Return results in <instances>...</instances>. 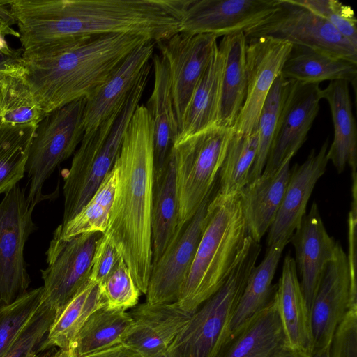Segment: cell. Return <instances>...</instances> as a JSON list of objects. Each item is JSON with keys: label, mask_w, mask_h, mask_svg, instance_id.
Here are the masks:
<instances>
[{"label": "cell", "mask_w": 357, "mask_h": 357, "mask_svg": "<svg viewBox=\"0 0 357 357\" xmlns=\"http://www.w3.org/2000/svg\"><path fill=\"white\" fill-rule=\"evenodd\" d=\"M191 0H11L23 54L110 33L155 44L180 31Z\"/></svg>", "instance_id": "6da1fadb"}, {"label": "cell", "mask_w": 357, "mask_h": 357, "mask_svg": "<svg viewBox=\"0 0 357 357\" xmlns=\"http://www.w3.org/2000/svg\"><path fill=\"white\" fill-rule=\"evenodd\" d=\"M114 163L118 181L106 231L146 294L151 271L153 131L145 105H139L124 133Z\"/></svg>", "instance_id": "7a4b0ae2"}, {"label": "cell", "mask_w": 357, "mask_h": 357, "mask_svg": "<svg viewBox=\"0 0 357 357\" xmlns=\"http://www.w3.org/2000/svg\"><path fill=\"white\" fill-rule=\"evenodd\" d=\"M148 40L130 33L97 35L23 54V77L46 114L87 98Z\"/></svg>", "instance_id": "3957f363"}, {"label": "cell", "mask_w": 357, "mask_h": 357, "mask_svg": "<svg viewBox=\"0 0 357 357\" xmlns=\"http://www.w3.org/2000/svg\"><path fill=\"white\" fill-rule=\"evenodd\" d=\"M209 210L208 221L177 301L190 314L225 282L251 238L238 195H222L216 188Z\"/></svg>", "instance_id": "277c9868"}, {"label": "cell", "mask_w": 357, "mask_h": 357, "mask_svg": "<svg viewBox=\"0 0 357 357\" xmlns=\"http://www.w3.org/2000/svg\"><path fill=\"white\" fill-rule=\"evenodd\" d=\"M142 96L143 91L135 88L122 107L93 131L84 134L70 167L64 174V210L61 225L67 223L82 209L112 168Z\"/></svg>", "instance_id": "5b68a950"}, {"label": "cell", "mask_w": 357, "mask_h": 357, "mask_svg": "<svg viewBox=\"0 0 357 357\" xmlns=\"http://www.w3.org/2000/svg\"><path fill=\"white\" fill-rule=\"evenodd\" d=\"M260 252L259 243L250 238L225 282L191 315L169 346V357H218L227 341L234 313Z\"/></svg>", "instance_id": "8992f818"}, {"label": "cell", "mask_w": 357, "mask_h": 357, "mask_svg": "<svg viewBox=\"0 0 357 357\" xmlns=\"http://www.w3.org/2000/svg\"><path fill=\"white\" fill-rule=\"evenodd\" d=\"M233 132L231 127L215 125L174 146L179 231L215 188Z\"/></svg>", "instance_id": "52a82bcc"}, {"label": "cell", "mask_w": 357, "mask_h": 357, "mask_svg": "<svg viewBox=\"0 0 357 357\" xmlns=\"http://www.w3.org/2000/svg\"><path fill=\"white\" fill-rule=\"evenodd\" d=\"M86 98H81L46 114L33 137L26 173L27 197L35 206L45 198L43 186L55 169L75 153L84 133Z\"/></svg>", "instance_id": "ba28073f"}, {"label": "cell", "mask_w": 357, "mask_h": 357, "mask_svg": "<svg viewBox=\"0 0 357 357\" xmlns=\"http://www.w3.org/2000/svg\"><path fill=\"white\" fill-rule=\"evenodd\" d=\"M35 205L17 184L0 202V305L26 294L31 282L24 260V246L35 231Z\"/></svg>", "instance_id": "9c48e42d"}, {"label": "cell", "mask_w": 357, "mask_h": 357, "mask_svg": "<svg viewBox=\"0 0 357 357\" xmlns=\"http://www.w3.org/2000/svg\"><path fill=\"white\" fill-rule=\"evenodd\" d=\"M278 3L272 15L244 33L246 39L269 37L357 63V48L328 22L294 0Z\"/></svg>", "instance_id": "30bf717a"}, {"label": "cell", "mask_w": 357, "mask_h": 357, "mask_svg": "<svg viewBox=\"0 0 357 357\" xmlns=\"http://www.w3.org/2000/svg\"><path fill=\"white\" fill-rule=\"evenodd\" d=\"M102 235L91 232L61 239L53 234L46 252L47 266L41 270V302L55 317L89 281L93 255Z\"/></svg>", "instance_id": "8fae6325"}, {"label": "cell", "mask_w": 357, "mask_h": 357, "mask_svg": "<svg viewBox=\"0 0 357 357\" xmlns=\"http://www.w3.org/2000/svg\"><path fill=\"white\" fill-rule=\"evenodd\" d=\"M216 188L157 261L152 264L146 293V302L168 303L178 301L208 221L209 204Z\"/></svg>", "instance_id": "7c38bea8"}, {"label": "cell", "mask_w": 357, "mask_h": 357, "mask_svg": "<svg viewBox=\"0 0 357 357\" xmlns=\"http://www.w3.org/2000/svg\"><path fill=\"white\" fill-rule=\"evenodd\" d=\"M156 44L167 65L179 130L192 94L218 45L217 38L179 31Z\"/></svg>", "instance_id": "4fadbf2b"}, {"label": "cell", "mask_w": 357, "mask_h": 357, "mask_svg": "<svg viewBox=\"0 0 357 357\" xmlns=\"http://www.w3.org/2000/svg\"><path fill=\"white\" fill-rule=\"evenodd\" d=\"M354 307L356 286L351 280L347 255L337 241L335 256L326 268L310 310L312 353L330 347L338 325Z\"/></svg>", "instance_id": "5bb4252c"}, {"label": "cell", "mask_w": 357, "mask_h": 357, "mask_svg": "<svg viewBox=\"0 0 357 357\" xmlns=\"http://www.w3.org/2000/svg\"><path fill=\"white\" fill-rule=\"evenodd\" d=\"M292 47L289 42L269 37L247 39V90L233 126L235 132L248 135L257 130L263 105Z\"/></svg>", "instance_id": "9a60e30c"}, {"label": "cell", "mask_w": 357, "mask_h": 357, "mask_svg": "<svg viewBox=\"0 0 357 357\" xmlns=\"http://www.w3.org/2000/svg\"><path fill=\"white\" fill-rule=\"evenodd\" d=\"M278 0H191L180 31L218 37L245 33L278 8Z\"/></svg>", "instance_id": "2e32d148"}, {"label": "cell", "mask_w": 357, "mask_h": 357, "mask_svg": "<svg viewBox=\"0 0 357 357\" xmlns=\"http://www.w3.org/2000/svg\"><path fill=\"white\" fill-rule=\"evenodd\" d=\"M321 88L292 81L262 172L278 169L302 146L319 110Z\"/></svg>", "instance_id": "e0dca14e"}, {"label": "cell", "mask_w": 357, "mask_h": 357, "mask_svg": "<svg viewBox=\"0 0 357 357\" xmlns=\"http://www.w3.org/2000/svg\"><path fill=\"white\" fill-rule=\"evenodd\" d=\"M295 249L301 290L310 312L328 264L335 256L337 241L328 234L315 202L289 239Z\"/></svg>", "instance_id": "ac0fdd59"}, {"label": "cell", "mask_w": 357, "mask_h": 357, "mask_svg": "<svg viewBox=\"0 0 357 357\" xmlns=\"http://www.w3.org/2000/svg\"><path fill=\"white\" fill-rule=\"evenodd\" d=\"M328 140L318 152L312 149L301 164H295L276 216L268 229L267 244L289 241L306 214V206L316 183L324 174L328 160Z\"/></svg>", "instance_id": "d6986e66"}, {"label": "cell", "mask_w": 357, "mask_h": 357, "mask_svg": "<svg viewBox=\"0 0 357 357\" xmlns=\"http://www.w3.org/2000/svg\"><path fill=\"white\" fill-rule=\"evenodd\" d=\"M129 313L132 324L123 342L144 357L166 351L192 315L184 311L177 301H146L133 307Z\"/></svg>", "instance_id": "ffe728a7"}, {"label": "cell", "mask_w": 357, "mask_h": 357, "mask_svg": "<svg viewBox=\"0 0 357 357\" xmlns=\"http://www.w3.org/2000/svg\"><path fill=\"white\" fill-rule=\"evenodd\" d=\"M155 43L148 40L135 49L109 77L87 98L84 112V133L96 129L123 105L154 54Z\"/></svg>", "instance_id": "44dd1931"}, {"label": "cell", "mask_w": 357, "mask_h": 357, "mask_svg": "<svg viewBox=\"0 0 357 357\" xmlns=\"http://www.w3.org/2000/svg\"><path fill=\"white\" fill-rule=\"evenodd\" d=\"M291 158L273 172H262L238 194L248 234L256 243L260 242L276 216L289 178Z\"/></svg>", "instance_id": "7402d4cb"}, {"label": "cell", "mask_w": 357, "mask_h": 357, "mask_svg": "<svg viewBox=\"0 0 357 357\" xmlns=\"http://www.w3.org/2000/svg\"><path fill=\"white\" fill-rule=\"evenodd\" d=\"M286 344L275 290L268 303L229 336L218 357H271Z\"/></svg>", "instance_id": "603a6c76"}, {"label": "cell", "mask_w": 357, "mask_h": 357, "mask_svg": "<svg viewBox=\"0 0 357 357\" xmlns=\"http://www.w3.org/2000/svg\"><path fill=\"white\" fill-rule=\"evenodd\" d=\"M154 85L145 106L153 131V178L167 165L178 137V125L173 105L171 84L166 61L161 55L152 57Z\"/></svg>", "instance_id": "cb8c5ba5"}, {"label": "cell", "mask_w": 357, "mask_h": 357, "mask_svg": "<svg viewBox=\"0 0 357 357\" xmlns=\"http://www.w3.org/2000/svg\"><path fill=\"white\" fill-rule=\"evenodd\" d=\"M275 296L288 344L312 354L310 312L301 290L294 259L289 253L284 257Z\"/></svg>", "instance_id": "d4e9b609"}, {"label": "cell", "mask_w": 357, "mask_h": 357, "mask_svg": "<svg viewBox=\"0 0 357 357\" xmlns=\"http://www.w3.org/2000/svg\"><path fill=\"white\" fill-rule=\"evenodd\" d=\"M321 98L327 101L331 113L334 135L326 156L339 173L347 164L356 172L357 132L352 112L349 83L344 80L330 82L321 89Z\"/></svg>", "instance_id": "484cf974"}, {"label": "cell", "mask_w": 357, "mask_h": 357, "mask_svg": "<svg viewBox=\"0 0 357 357\" xmlns=\"http://www.w3.org/2000/svg\"><path fill=\"white\" fill-rule=\"evenodd\" d=\"M218 47L222 57L218 125L233 128L246 95L247 39L243 32L225 36Z\"/></svg>", "instance_id": "4316f807"}, {"label": "cell", "mask_w": 357, "mask_h": 357, "mask_svg": "<svg viewBox=\"0 0 357 357\" xmlns=\"http://www.w3.org/2000/svg\"><path fill=\"white\" fill-rule=\"evenodd\" d=\"M178 222L179 202L175 160L172 151L165 169L160 174L153 178L151 211L152 264L157 261L179 233Z\"/></svg>", "instance_id": "83f0119b"}, {"label": "cell", "mask_w": 357, "mask_h": 357, "mask_svg": "<svg viewBox=\"0 0 357 357\" xmlns=\"http://www.w3.org/2000/svg\"><path fill=\"white\" fill-rule=\"evenodd\" d=\"M222 69V57L217 45L192 94L174 145L218 125L221 98Z\"/></svg>", "instance_id": "f1b7e54d"}, {"label": "cell", "mask_w": 357, "mask_h": 357, "mask_svg": "<svg viewBox=\"0 0 357 357\" xmlns=\"http://www.w3.org/2000/svg\"><path fill=\"white\" fill-rule=\"evenodd\" d=\"M280 75L302 84L344 80L354 85L357 63L301 46H293Z\"/></svg>", "instance_id": "f546056e"}, {"label": "cell", "mask_w": 357, "mask_h": 357, "mask_svg": "<svg viewBox=\"0 0 357 357\" xmlns=\"http://www.w3.org/2000/svg\"><path fill=\"white\" fill-rule=\"evenodd\" d=\"M105 305L101 287L89 280L55 317L42 343L41 351L55 347L71 349L75 337L89 316Z\"/></svg>", "instance_id": "4dcf8cb0"}, {"label": "cell", "mask_w": 357, "mask_h": 357, "mask_svg": "<svg viewBox=\"0 0 357 357\" xmlns=\"http://www.w3.org/2000/svg\"><path fill=\"white\" fill-rule=\"evenodd\" d=\"M289 242L280 241L268 246L263 261L252 268L234 313L229 335L269 301L276 288L272 281L282 251Z\"/></svg>", "instance_id": "1f68e13d"}, {"label": "cell", "mask_w": 357, "mask_h": 357, "mask_svg": "<svg viewBox=\"0 0 357 357\" xmlns=\"http://www.w3.org/2000/svg\"><path fill=\"white\" fill-rule=\"evenodd\" d=\"M132 324L129 312L106 305L95 310L75 337L71 349L75 357L123 342Z\"/></svg>", "instance_id": "d6a6232c"}, {"label": "cell", "mask_w": 357, "mask_h": 357, "mask_svg": "<svg viewBox=\"0 0 357 357\" xmlns=\"http://www.w3.org/2000/svg\"><path fill=\"white\" fill-rule=\"evenodd\" d=\"M118 176V167L114 163L86 204L67 223L59 225L54 235L68 239L86 233L104 234L108 225Z\"/></svg>", "instance_id": "836d02e7"}, {"label": "cell", "mask_w": 357, "mask_h": 357, "mask_svg": "<svg viewBox=\"0 0 357 357\" xmlns=\"http://www.w3.org/2000/svg\"><path fill=\"white\" fill-rule=\"evenodd\" d=\"M36 126L0 123V195L12 189L24 177Z\"/></svg>", "instance_id": "e575fe53"}, {"label": "cell", "mask_w": 357, "mask_h": 357, "mask_svg": "<svg viewBox=\"0 0 357 357\" xmlns=\"http://www.w3.org/2000/svg\"><path fill=\"white\" fill-rule=\"evenodd\" d=\"M258 130L243 135L233 132L218 173L217 192L238 195L248 183L258 149Z\"/></svg>", "instance_id": "d590c367"}, {"label": "cell", "mask_w": 357, "mask_h": 357, "mask_svg": "<svg viewBox=\"0 0 357 357\" xmlns=\"http://www.w3.org/2000/svg\"><path fill=\"white\" fill-rule=\"evenodd\" d=\"M45 115L23 74L0 77V123L36 126Z\"/></svg>", "instance_id": "8d00e7d4"}, {"label": "cell", "mask_w": 357, "mask_h": 357, "mask_svg": "<svg viewBox=\"0 0 357 357\" xmlns=\"http://www.w3.org/2000/svg\"><path fill=\"white\" fill-rule=\"evenodd\" d=\"M292 81L280 75L275 80L263 105L258 121V149L248 183L262 173L273 144L281 111Z\"/></svg>", "instance_id": "74e56055"}, {"label": "cell", "mask_w": 357, "mask_h": 357, "mask_svg": "<svg viewBox=\"0 0 357 357\" xmlns=\"http://www.w3.org/2000/svg\"><path fill=\"white\" fill-rule=\"evenodd\" d=\"M42 287L28 291L14 302L0 305V357L11 349L43 306Z\"/></svg>", "instance_id": "f35d334b"}, {"label": "cell", "mask_w": 357, "mask_h": 357, "mask_svg": "<svg viewBox=\"0 0 357 357\" xmlns=\"http://www.w3.org/2000/svg\"><path fill=\"white\" fill-rule=\"evenodd\" d=\"M333 26L357 48V20L351 6L336 0H294Z\"/></svg>", "instance_id": "ab89813d"}, {"label": "cell", "mask_w": 357, "mask_h": 357, "mask_svg": "<svg viewBox=\"0 0 357 357\" xmlns=\"http://www.w3.org/2000/svg\"><path fill=\"white\" fill-rule=\"evenodd\" d=\"M100 287L109 309L126 310L138 303L140 291L122 258Z\"/></svg>", "instance_id": "60d3db41"}, {"label": "cell", "mask_w": 357, "mask_h": 357, "mask_svg": "<svg viewBox=\"0 0 357 357\" xmlns=\"http://www.w3.org/2000/svg\"><path fill=\"white\" fill-rule=\"evenodd\" d=\"M55 318V313L43 305L3 357H40L41 345Z\"/></svg>", "instance_id": "b9f144b4"}, {"label": "cell", "mask_w": 357, "mask_h": 357, "mask_svg": "<svg viewBox=\"0 0 357 357\" xmlns=\"http://www.w3.org/2000/svg\"><path fill=\"white\" fill-rule=\"evenodd\" d=\"M329 357H357V307L350 309L338 325Z\"/></svg>", "instance_id": "7bdbcfd3"}, {"label": "cell", "mask_w": 357, "mask_h": 357, "mask_svg": "<svg viewBox=\"0 0 357 357\" xmlns=\"http://www.w3.org/2000/svg\"><path fill=\"white\" fill-rule=\"evenodd\" d=\"M121 258L110 239L102 234L93 255L89 280L102 286Z\"/></svg>", "instance_id": "ee69618b"}, {"label": "cell", "mask_w": 357, "mask_h": 357, "mask_svg": "<svg viewBox=\"0 0 357 357\" xmlns=\"http://www.w3.org/2000/svg\"><path fill=\"white\" fill-rule=\"evenodd\" d=\"M24 73L23 50L10 46L0 48V77L9 75H21Z\"/></svg>", "instance_id": "f6af8a7d"}, {"label": "cell", "mask_w": 357, "mask_h": 357, "mask_svg": "<svg viewBox=\"0 0 357 357\" xmlns=\"http://www.w3.org/2000/svg\"><path fill=\"white\" fill-rule=\"evenodd\" d=\"M80 357H144L139 352L121 342Z\"/></svg>", "instance_id": "bcb514c9"}, {"label": "cell", "mask_w": 357, "mask_h": 357, "mask_svg": "<svg viewBox=\"0 0 357 357\" xmlns=\"http://www.w3.org/2000/svg\"><path fill=\"white\" fill-rule=\"evenodd\" d=\"M13 25H15V21L10 7V0H0V33L5 36L20 38L18 31L13 28Z\"/></svg>", "instance_id": "7dc6e473"}, {"label": "cell", "mask_w": 357, "mask_h": 357, "mask_svg": "<svg viewBox=\"0 0 357 357\" xmlns=\"http://www.w3.org/2000/svg\"><path fill=\"white\" fill-rule=\"evenodd\" d=\"M271 357H311V354L286 344L275 352Z\"/></svg>", "instance_id": "c3c4849f"}, {"label": "cell", "mask_w": 357, "mask_h": 357, "mask_svg": "<svg viewBox=\"0 0 357 357\" xmlns=\"http://www.w3.org/2000/svg\"><path fill=\"white\" fill-rule=\"evenodd\" d=\"M53 357H75V356L72 349H57L55 350Z\"/></svg>", "instance_id": "681fc988"}, {"label": "cell", "mask_w": 357, "mask_h": 357, "mask_svg": "<svg viewBox=\"0 0 357 357\" xmlns=\"http://www.w3.org/2000/svg\"><path fill=\"white\" fill-rule=\"evenodd\" d=\"M330 347L315 351L311 354V357H329Z\"/></svg>", "instance_id": "f907efd6"}, {"label": "cell", "mask_w": 357, "mask_h": 357, "mask_svg": "<svg viewBox=\"0 0 357 357\" xmlns=\"http://www.w3.org/2000/svg\"><path fill=\"white\" fill-rule=\"evenodd\" d=\"M55 348L50 349L49 350H46L43 351L40 356V357H53V354L55 351Z\"/></svg>", "instance_id": "816d5d0a"}, {"label": "cell", "mask_w": 357, "mask_h": 357, "mask_svg": "<svg viewBox=\"0 0 357 357\" xmlns=\"http://www.w3.org/2000/svg\"><path fill=\"white\" fill-rule=\"evenodd\" d=\"M6 43L5 36L0 33V47L3 46Z\"/></svg>", "instance_id": "f5cc1de1"}, {"label": "cell", "mask_w": 357, "mask_h": 357, "mask_svg": "<svg viewBox=\"0 0 357 357\" xmlns=\"http://www.w3.org/2000/svg\"><path fill=\"white\" fill-rule=\"evenodd\" d=\"M152 357H169L167 354V351H164V352H162V353H160L155 356H153Z\"/></svg>", "instance_id": "db71d44e"}]
</instances>
